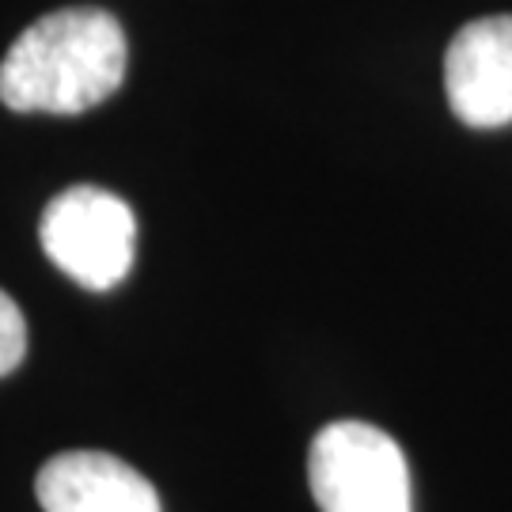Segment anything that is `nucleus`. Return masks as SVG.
Masks as SVG:
<instances>
[{"label": "nucleus", "instance_id": "nucleus-1", "mask_svg": "<svg viewBox=\"0 0 512 512\" xmlns=\"http://www.w3.org/2000/svg\"><path fill=\"white\" fill-rule=\"evenodd\" d=\"M126 80V31L103 8H61L31 23L0 61V99L19 114H84Z\"/></svg>", "mask_w": 512, "mask_h": 512}, {"label": "nucleus", "instance_id": "nucleus-2", "mask_svg": "<svg viewBox=\"0 0 512 512\" xmlns=\"http://www.w3.org/2000/svg\"><path fill=\"white\" fill-rule=\"evenodd\" d=\"M308 482L319 512H410L403 448L368 421H334L315 433Z\"/></svg>", "mask_w": 512, "mask_h": 512}, {"label": "nucleus", "instance_id": "nucleus-3", "mask_svg": "<svg viewBox=\"0 0 512 512\" xmlns=\"http://www.w3.org/2000/svg\"><path fill=\"white\" fill-rule=\"evenodd\" d=\"M42 251L76 285L107 293L122 285L137 255V217L118 194L99 186L61 190L38 220Z\"/></svg>", "mask_w": 512, "mask_h": 512}, {"label": "nucleus", "instance_id": "nucleus-4", "mask_svg": "<svg viewBox=\"0 0 512 512\" xmlns=\"http://www.w3.org/2000/svg\"><path fill=\"white\" fill-rule=\"evenodd\" d=\"M444 92L463 126L497 129L512 122V16L467 23L444 54Z\"/></svg>", "mask_w": 512, "mask_h": 512}, {"label": "nucleus", "instance_id": "nucleus-5", "mask_svg": "<svg viewBox=\"0 0 512 512\" xmlns=\"http://www.w3.org/2000/svg\"><path fill=\"white\" fill-rule=\"evenodd\" d=\"M35 494L46 512H164L156 486L107 452H61L46 459Z\"/></svg>", "mask_w": 512, "mask_h": 512}, {"label": "nucleus", "instance_id": "nucleus-6", "mask_svg": "<svg viewBox=\"0 0 512 512\" xmlns=\"http://www.w3.org/2000/svg\"><path fill=\"white\" fill-rule=\"evenodd\" d=\"M27 357V319L12 296L0 289V376L16 372Z\"/></svg>", "mask_w": 512, "mask_h": 512}]
</instances>
